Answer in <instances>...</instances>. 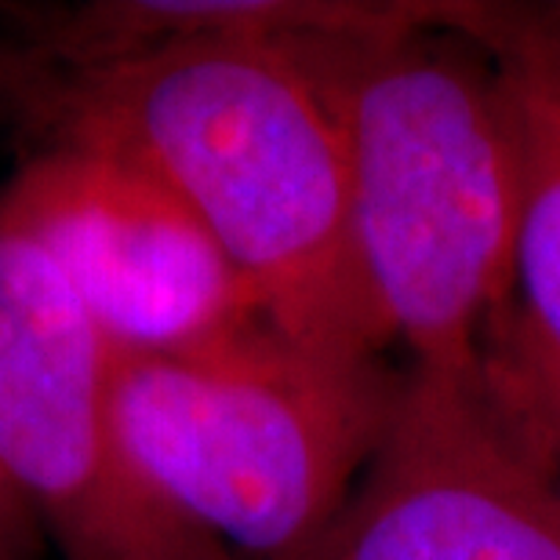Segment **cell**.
Returning a JSON list of instances; mask_svg holds the SVG:
<instances>
[{
  "instance_id": "8992f818",
  "label": "cell",
  "mask_w": 560,
  "mask_h": 560,
  "mask_svg": "<svg viewBox=\"0 0 560 560\" xmlns=\"http://www.w3.org/2000/svg\"><path fill=\"white\" fill-rule=\"evenodd\" d=\"M313 560H560V495L480 361L411 372Z\"/></svg>"
},
{
  "instance_id": "52a82bcc",
  "label": "cell",
  "mask_w": 560,
  "mask_h": 560,
  "mask_svg": "<svg viewBox=\"0 0 560 560\" xmlns=\"http://www.w3.org/2000/svg\"><path fill=\"white\" fill-rule=\"evenodd\" d=\"M466 33L495 66L521 153L513 317L560 357V8H480Z\"/></svg>"
},
{
  "instance_id": "277c9868",
  "label": "cell",
  "mask_w": 560,
  "mask_h": 560,
  "mask_svg": "<svg viewBox=\"0 0 560 560\" xmlns=\"http://www.w3.org/2000/svg\"><path fill=\"white\" fill-rule=\"evenodd\" d=\"M114 346L30 237L0 222V463L62 560H230L128 466Z\"/></svg>"
},
{
  "instance_id": "7a4b0ae2",
  "label": "cell",
  "mask_w": 560,
  "mask_h": 560,
  "mask_svg": "<svg viewBox=\"0 0 560 560\" xmlns=\"http://www.w3.org/2000/svg\"><path fill=\"white\" fill-rule=\"evenodd\" d=\"M477 8L405 4L284 33L339 125L357 280L375 339L416 368H469L510 306L521 153Z\"/></svg>"
},
{
  "instance_id": "6da1fadb",
  "label": "cell",
  "mask_w": 560,
  "mask_h": 560,
  "mask_svg": "<svg viewBox=\"0 0 560 560\" xmlns=\"http://www.w3.org/2000/svg\"><path fill=\"white\" fill-rule=\"evenodd\" d=\"M0 103L37 150L117 156L172 189L288 339L357 361L383 350L339 125L284 37L200 33L103 66L0 44Z\"/></svg>"
},
{
  "instance_id": "3957f363",
  "label": "cell",
  "mask_w": 560,
  "mask_h": 560,
  "mask_svg": "<svg viewBox=\"0 0 560 560\" xmlns=\"http://www.w3.org/2000/svg\"><path fill=\"white\" fill-rule=\"evenodd\" d=\"M375 361L255 320L178 353H114L109 408L128 466L230 560H313L394 416Z\"/></svg>"
},
{
  "instance_id": "9c48e42d",
  "label": "cell",
  "mask_w": 560,
  "mask_h": 560,
  "mask_svg": "<svg viewBox=\"0 0 560 560\" xmlns=\"http://www.w3.org/2000/svg\"><path fill=\"white\" fill-rule=\"evenodd\" d=\"M44 539L40 517L0 463V560H37Z\"/></svg>"
},
{
  "instance_id": "5b68a950",
  "label": "cell",
  "mask_w": 560,
  "mask_h": 560,
  "mask_svg": "<svg viewBox=\"0 0 560 560\" xmlns=\"http://www.w3.org/2000/svg\"><path fill=\"white\" fill-rule=\"evenodd\" d=\"M0 222L48 255L114 353L194 350L266 320L205 222L117 156L37 150L0 189Z\"/></svg>"
},
{
  "instance_id": "ba28073f",
  "label": "cell",
  "mask_w": 560,
  "mask_h": 560,
  "mask_svg": "<svg viewBox=\"0 0 560 560\" xmlns=\"http://www.w3.org/2000/svg\"><path fill=\"white\" fill-rule=\"evenodd\" d=\"M480 372L560 495V357L532 339L513 310H502L480 342Z\"/></svg>"
}]
</instances>
